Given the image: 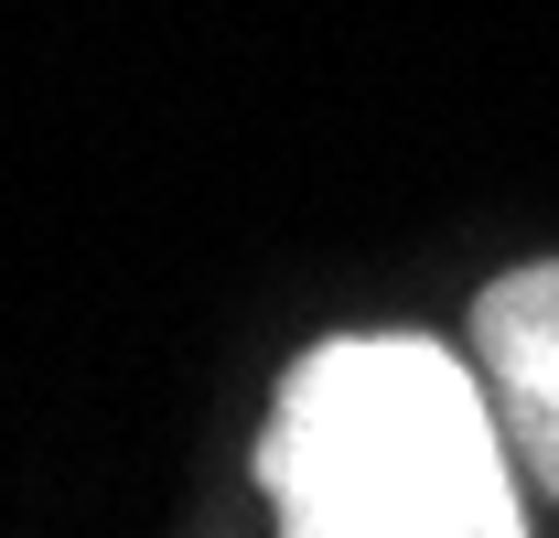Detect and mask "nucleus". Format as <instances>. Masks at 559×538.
I'll return each mask as SVG.
<instances>
[{
  "label": "nucleus",
  "mask_w": 559,
  "mask_h": 538,
  "mask_svg": "<svg viewBox=\"0 0 559 538\" xmlns=\"http://www.w3.org/2000/svg\"><path fill=\"white\" fill-rule=\"evenodd\" d=\"M290 538H516L506 409L430 335H334L312 344L259 431Z\"/></svg>",
  "instance_id": "obj_1"
},
{
  "label": "nucleus",
  "mask_w": 559,
  "mask_h": 538,
  "mask_svg": "<svg viewBox=\"0 0 559 538\" xmlns=\"http://www.w3.org/2000/svg\"><path fill=\"white\" fill-rule=\"evenodd\" d=\"M474 355H485V377H495L516 464L538 473V495L559 506V259L506 269L485 302H474Z\"/></svg>",
  "instance_id": "obj_2"
}]
</instances>
